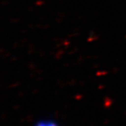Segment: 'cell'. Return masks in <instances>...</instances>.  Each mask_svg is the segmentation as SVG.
Returning a JSON list of instances; mask_svg holds the SVG:
<instances>
[{
    "instance_id": "obj_1",
    "label": "cell",
    "mask_w": 126,
    "mask_h": 126,
    "mask_svg": "<svg viewBox=\"0 0 126 126\" xmlns=\"http://www.w3.org/2000/svg\"><path fill=\"white\" fill-rule=\"evenodd\" d=\"M34 126H60L57 121L50 118H45L38 120Z\"/></svg>"
}]
</instances>
